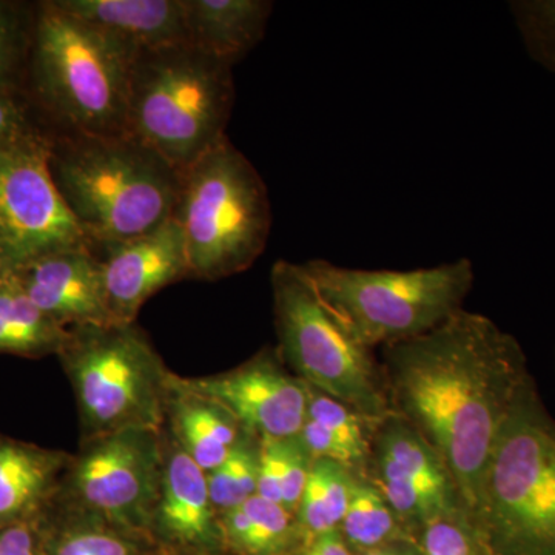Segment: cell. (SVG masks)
Returning <instances> with one entry per match:
<instances>
[{
    "label": "cell",
    "instance_id": "cell-6",
    "mask_svg": "<svg viewBox=\"0 0 555 555\" xmlns=\"http://www.w3.org/2000/svg\"><path fill=\"white\" fill-rule=\"evenodd\" d=\"M476 518L494 555H555V420L534 378L496 441Z\"/></svg>",
    "mask_w": 555,
    "mask_h": 555
},
{
    "label": "cell",
    "instance_id": "cell-24",
    "mask_svg": "<svg viewBox=\"0 0 555 555\" xmlns=\"http://www.w3.org/2000/svg\"><path fill=\"white\" fill-rule=\"evenodd\" d=\"M259 438L246 434L228 459L207 474L208 492L219 517L257 495Z\"/></svg>",
    "mask_w": 555,
    "mask_h": 555
},
{
    "label": "cell",
    "instance_id": "cell-17",
    "mask_svg": "<svg viewBox=\"0 0 555 555\" xmlns=\"http://www.w3.org/2000/svg\"><path fill=\"white\" fill-rule=\"evenodd\" d=\"M133 53L189 43L184 0H53Z\"/></svg>",
    "mask_w": 555,
    "mask_h": 555
},
{
    "label": "cell",
    "instance_id": "cell-12",
    "mask_svg": "<svg viewBox=\"0 0 555 555\" xmlns=\"http://www.w3.org/2000/svg\"><path fill=\"white\" fill-rule=\"evenodd\" d=\"M169 387L170 392L199 398L221 408L257 438L298 437L308 420L309 386L288 374L270 352L259 353L243 366L210 377L184 378L170 374Z\"/></svg>",
    "mask_w": 555,
    "mask_h": 555
},
{
    "label": "cell",
    "instance_id": "cell-33",
    "mask_svg": "<svg viewBox=\"0 0 555 555\" xmlns=\"http://www.w3.org/2000/svg\"><path fill=\"white\" fill-rule=\"evenodd\" d=\"M36 129L13 90L0 89V144Z\"/></svg>",
    "mask_w": 555,
    "mask_h": 555
},
{
    "label": "cell",
    "instance_id": "cell-9",
    "mask_svg": "<svg viewBox=\"0 0 555 555\" xmlns=\"http://www.w3.org/2000/svg\"><path fill=\"white\" fill-rule=\"evenodd\" d=\"M57 357L75 390L86 440L124 430L160 433L171 372L137 324L69 328Z\"/></svg>",
    "mask_w": 555,
    "mask_h": 555
},
{
    "label": "cell",
    "instance_id": "cell-26",
    "mask_svg": "<svg viewBox=\"0 0 555 555\" xmlns=\"http://www.w3.org/2000/svg\"><path fill=\"white\" fill-rule=\"evenodd\" d=\"M47 534V555H144L134 535L87 517Z\"/></svg>",
    "mask_w": 555,
    "mask_h": 555
},
{
    "label": "cell",
    "instance_id": "cell-2",
    "mask_svg": "<svg viewBox=\"0 0 555 555\" xmlns=\"http://www.w3.org/2000/svg\"><path fill=\"white\" fill-rule=\"evenodd\" d=\"M50 169L91 244L134 238L173 217L181 173L129 134L51 139Z\"/></svg>",
    "mask_w": 555,
    "mask_h": 555
},
{
    "label": "cell",
    "instance_id": "cell-29",
    "mask_svg": "<svg viewBox=\"0 0 555 555\" xmlns=\"http://www.w3.org/2000/svg\"><path fill=\"white\" fill-rule=\"evenodd\" d=\"M31 31H28L20 9L13 3L0 2V89L13 90L14 79L30 51Z\"/></svg>",
    "mask_w": 555,
    "mask_h": 555
},
{
    "label": "cell",
    "instance_id": "cell-16",
    "mask_svg": "<svg viewBox=\"0 0 555 555\" xmlns=\"http://www.w3.org/2000/svg\"><path fill=\"white\" fill-rule=\"evenodd\" d=\"M152 531H158L167 542L189 550H214L224 543L221 517L208 492L207 474L175 440L164 452Z\"/></svg>",
    "mask_w": 555,
    "mask_h": 555
},
{
    "label": "cell",
    "instance_id": "cell-1",
    "mask_svg": "<svg viewBox=\"0 0 555 555\" xmlns=\"http://www.w3.org/2000/svg\"><path fill=\"white\" fill-rule=\"evenodd\" d=\"M382 369L393 414L437 449L476 517L486 467L532 378L524 347L491 318L462 309L426 334L385 346Z\"/></svg>",
    "mask_w": 555,
    "mask_h": 555
},
{
    "label": "cell",
    "instance_id": "cell-25",
    "mask_svg": "<svg viewBox=\"0 0 555 555\" xmlns=\"http://www.w3.org/2000/svg\"><path fill=\"white\" fill-rule=\"evenodd\" d=\"M420 555H494L477 518L465 506L427 521L418 535Z\"/></svg>",
    "mask_w": 555,
    "mask_h": 555
},
{
    "label": "cell",
    "instance_id": "cell-31",
    "mask_svg": "<svg viewBox=\"0 0 555 555\" xmlns=\"http://www.w3.org/2000/svg\"><path fill=\"white\" fill-rule=\"evenodd\" d=\"M0 555H47L43 517L0 529Z\"/></svg>",
    "mask_w": 555,
    "mask_h": 555
},
{
    "label": "cell",
    "instance_id": "cell-11",
    "mask_svg": "<svg viewBox=\"0 0 555 555\" xmlns=\"http://www.w3.org/2000/svg\"><path fill=\"white\" fill-rule=\"evenodd\" d=\"M50 153L38 129L0 144V264L90 244L56 188Z\"/></svg>",
    "mask_w": 555,
    "mask_h": 555
},
{
    "label": "cell",
    "instance_id": "cell-15",
    "mask_svg": "<svg viewBox=\"0 0 555 555\" xmlns=\"http://www.w3.org/2000/svg\"><path fill=\"white\" fill-rule=\"evenodd\" d=\"M40 312L64 328L113 324L91 244L62 248L11 268Z\"/></svg>",
    "mask_w": 555,
    "mask_h": 555
},
{
    "label": "cell",
    "instance_id": "cell-27",
    "mask_svg": "<svg viewBox=\"0 0 555 555\" xmlns=\"http://www.w3.org/2000/svg\"><path fill=\"white\" fill-rule=\"evenodd\" d=\"M308 418L326 427L356 456L361 469L371 459L372 438L377 425L369 422L353 409L339 403L309 387Z\"/></svg>",
    "mask_w": 555,
    "mask_h": 555
},
{
    "label": "cell",
    "instance_id": "cell-7",
    "mask_svg": "<svg viewBox=\"0 0 555 555\" xmlns=\"http://www.w3.org/2000/svg\"><path fill=\"white\" fill-rule=\"evenodd\" d=\"M301 269L328 312L371 350L440 326L463 309L476 278L467 258L414 270L349 269L312 259Z\"/></svg>",
    "mask_w": 555,
    "mask_h": 555
},
{
    "label": "cell",
    "instance_id": "cell-22",
    "mask_svg": "<svg viewBox=\"0 0 555 555\" xmlns=\"http://www.w3.org/2000/svg\"><path fill=\"white\" fill-rule=\"evenodd\" d=\"M221 531L238 555H287L302 545L294 514L259 495L222 514Z\"/></svg>",
    "mask_w": 555,
    "mask_h": 555
},
{
    "label": "cell",
    "instance_id": "cell-21",
    "mask_svg": "<svg viewBox=\"0 0 555 555\" xmlns=\"http://www.w3.org/2000/svg\"><path fill=\"white\" fill-rule=\"evenodd\" d=\"M68 337V328L40 312L14 270L0 264V353L28 358L57 356Z\"/></svg>",
    "mask_w": 555,
    "mask_h": 555
},
{
    "label": "cell",
    "instance_id": "cell-14",
    "mask_svg": "<svg viewBox=\"0 0 555 555\" xmlns=\"http://www.w3.org/2000/svg\"><path fill=\"white\" fill-rule=\"evenodd\" d=\"M91 247L101 262L113 324H133L156 292L189 278L184 240L173 217L144 235Z\"/></svg>",
    "mask_w": 555,
    "mask_h": 555
},
{
    "label": "cell",
    "instance_id": "cell-18",
    "mask_svg": "<svg viewBox=\"0 0 555 555\" xmlns=\"http://www.w3.org/2000/svg\"><path fill=\"white\" fill-rule=\"evenodd\" d=\"M72 460L62 451L0 437V529L42 518Z\"/></svg>",
    "mask_w": 555,
    "mask_h": 555
},
{
    "label": "cell",
    "instance_id": "cell-20",
    "mask_svg": "<svg viewBox=\"0 0 555 555\" xmlns=\"http://www.w3.org/2000/svg\"><path fill=\"white\" fill-rule=\"evenodd\" d=\"M167 415L173 440L206 474L217 469L247 434L221 408L181 393L170 392Z\"/></svg>",
    "mask_w": 555,
    "mask_h": 555
},
{
    "label": "cell",
    "instance_id": "cell-5",
    "mask_svg": "<svg viewBox=\"0 0 555 555\" xmlns=\"http://www.w3.org/2000/svg\"><path fill=\"white\" fill-rule=\"evenodd\" d=\"M173 218L193 280L244 272L261 257L272 230L268 188L228 137L182 171Z\"/></svg>",
    "mask_w": 555,
    "mask_h": 555
},
{
    "label": "cell",
    "instance_id": "cell-13",
    "mask_svg": "<svg viewBox=\"0 0 555 555\" xmlns=\"http://www.w3.org/2000/svg\"><path fill=\"white\" fill-rule=\"evenodd\" d=\"M367 465L366 477L415 539L427 521L463 506L437 449L396 414L375 430Z\"/></svg>",
    "mask_w": 555,
    "mask_h": 555
},
{
    "label": "cell",
    "instance_id": "cell-8",
    "mask_svg": "<svg viewBox=\"0 0 555 555\" xmlns=\"http://www.w3.org/2000/svg\"><path fill=\"white\" fill-rule=\"evenodd\" d=\"M270 284L278 353L295 377L374 425L392 416L382 366L328 312L301 264L276 261Z\"/></svg>",
    "mask_w": 555,
    "mask_h": 555
},
{
    "label": "cell",
    "instance_id": "cell-19",
    "mask_svg": "<svg viewBox=\"0 0 555 555\" xmlns=\"http://www.w3.org/2000/svg\"><path fill=\"white\" fill-rule=\"evenodd\" d=\"M189 43L215 60L235 65L264 38L269 0H184Z\"/></svg>",
    "mask_w": 555,
    "mask_h": 555
},
{
    "label": "cell",
    "instance_id": "cell-32",
    "mask_svg": "<svg viewBox=\"0 0 555 555\" xmlns=\"http://www.w3.org/2000/svg\"><path fill=\"white\" fill-rule=\"evenodd\" d=\"M257 495L281 505L280 456L273 438H259Z\"/></svg>",
    "mask_w": 555,
    "mask_h": 555
},
{
    "label": "cell",
    "instance_id": "cell-23",
    "mask_svg": "<svg viewBox=\"0 0 555 555\" xmlns=\"http://www.w3.org/2000/svg\"><path fill=\"white\" fill-rule=\"evenodd\" d=\"M339 532L356 555L392 543L416 540L401 524L377 486L364 474L358 473L353 476L349 505Z\"/></svg>",
    "mask_w": 555,
    "mask_h": 555
},
{
    "label": "cell",
    "instance_id": "cell-28",
    "mask_svg": "<svg viewBox=\"0 0 555 555\" xmlns=\"http://www.w3.org/2000/svg\"><path fill=\"white\" fill-rule=\"evenodd\" d=\"M509 11L528 56L555 75V0H514Z\"/></svg>",
    "mask_w": 555,
    "mask_h": 555
},
{
    "label": "cell",
    "instance_id": "cell-3",
    "mask_svg": "<svg viewBox=\"0 0 555 555\" xmlns=\"http://www.w3.org/2000/svg\"><path fill=\"white\" fill-rule=\"evenodd\" d=\"M137 56L53 0L39 3L28 51L31 89L65 133L127 134Z\"/></svg>",
    "mask_w": 555,
    "mask_h": 555
},
{
    "label": "cell",
    "instance_id": "cell-34",
    "mask_svg": "<svg viewBox=\"0 0 555 555\" xmlns=\"http://www.w3.org/2000/svg\"><path fill=\"white\" fill-rule=\"evenodd\" d=\"M287 555H356L352 553L341 532L334 531L328 534L317 537Z\"/></svg>",
    "mask_w": 555,
    "mask_h": 555
},
{
    "label": "cell",
    "instance_id": "cell-4",
    "mask_svg": "<svg viewBox=\"0 0 555 555\" xmlns=\"http://www.w3.org/2000/svg\"><path fill=\"white\" fill-rule=\"evenodd\" d=\"M232 65L190 43L139 53L131 68L127 134L188 170L225 134L235 102Z\"/></svg>",
    "mask_w": 555,
    "mask_h": 555
},
{
    "label": "cell",
    "instance_id": "cell-10",
    "mask_svg": "<svg viewBox=\"0 0 555 555\" xmlns=\"http://www.w3.org/2000/svg\"><path fill=\"white\" fill-rule=\"evenodd\" d=\"M160 433L124 430L86 440L62 489L87 517L131 535L152 531L163 478Z\"/></svg>",
    "mask_w": 555,
    "mask_h": 555
},
{
    "label": "cell",
    "instance_id": "cell-35",
    "mask_svg": "<svg viewBox=\"0 0 555 555\" xmlns=\"http://www.w3.org/2000/svg\"><path fill=\"white\" fill-rule=\"evenodd\" d=\"M357 555H420L418 546H416V540H409V542L392 543L378 547V550L367 551V553H361Z\"/></svg>",
    "mask_w": 555,
    "mask_h": 555
},
{
    "label": "cell",
    "instance_id": "cell-30",
    "mask_svg": "<svg viewBox=\"0 0 555 555\" xmlns=\"http://www.w3.org/2000/svg\"><path fill=\"white\" fill-rule=\"evenodd\" d=\"M278 456H280L281 505L295 516L299 500L308 485L313 459L302 447L298 437L278 440Z\"/></svg>",
    "mask_w": 555,
    "mask_h": 555
}]
</instances>
